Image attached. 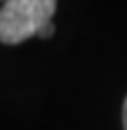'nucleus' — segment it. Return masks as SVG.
<instances>
[{
    "label": "nucleus",
    "mask_w": 127,
    "mask_h": 130,
    "mask_svg": "<svg viewBox=\"0 0 127 130\" xmlns=\"http://www.w3.org/2000/svg\"><path fill=\"white\" fill-rule=\"evenodd\" d=\"M54 0H10L0 8V43L18 45L52 20Z\"/></svg>",
    "instance_id": "obj_1"
},
{
    "label": "nucleus",
    "mask_w": 127,
    "mask_h": 130,
    "mask_svg": "<svg viewBox=\"0 0 127 130\" xmlns=\"http://www.w3.org/2000/svg\"><path fill=\"white\" fill-rule=\"evenodd\" d=\"M54 35V26H52V20H48L46 24H42L40 26V30L36 32V37H40V39H48V37H52Z\"/></svg>",
    "instance_id": "obj_2"
},
{
    "label": "nucleus",
    "mask_w": 127,
    "mask_h": 130,
    "mask_svg": "<svg viewBox=\"0 0 127 130\" xmlns=\"http://www.w3.org/2000/svg\"><path fill=\"white\" fill-rule=\"evenodd\" d=\"M123 130H127V98H125V104H123Z\"/></svg>",
    "instance_id": "obj_3"
}]
</instances>
